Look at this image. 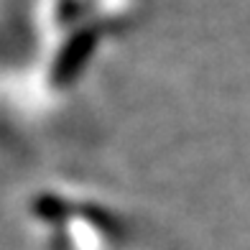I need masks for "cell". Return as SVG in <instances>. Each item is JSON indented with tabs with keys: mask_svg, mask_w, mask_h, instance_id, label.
Instances as JSON below:
<instances>
[{
	"mask_svg": "<svg viewBox=\"0 0 250 250\" xmlns=\"http://www.w3.org/2000/svg\"><path fill=\"white\" fill-rule=\"evenodd\" d=\"M95 46H97V33L92 28H79L77 33H72L54 59L51 82L59 84V87L69 84L72 79L84 69V64L89 62Z\"/></svg>",
	"mask_w": 250,
	"mask_h": 250,
	"instance_id": "obj_1",
	"label": "cell"
}]
</instances>
